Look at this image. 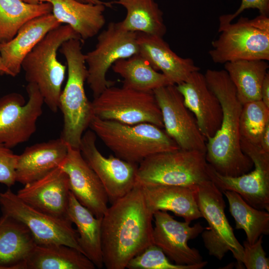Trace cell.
Instances as JSON below:
<instances>
[{
	"label": "cell",
	"instance_id": "6da1fadb",
	"mask_svg": "<svg viewBox=\"0 0 269 269\" xmlns=\"http://www.w3.org/2000/svg\"><path fill=\"white\" fill-rule=\"evenodd\" d=\"M153 219L142 186L136 181L129 193L108 207L102 217L104 266L126 269L132 258L153 244Z\"/></svg>",
	"mask_w": 269,
	"mask_h": 269
},
{
	"label": "cell",
	"instance_id": "7a4b0ae2",
	"mask_svg": "<svg viewBox=\"0 0 269 269\" xmlns=\"http://www.w3.org/2000/svg\"><path fill=\"white\" fill-rule=\"evenodd\" d=\"M204 76L209 87L220 102L223 114L219 129L207 140L206 160L224 176L236 177L247 173L252 169L254 164L241 145L240 118L243 105L224 69H207Z\"/></svg>",
	"mask_w": 269,
	"mask_h": 269
},
{
	"label": "cell",
	"instance_id": "3957f363",
	"mask_svg": "<svg viewBox=\"0 0 269 269\" xmlns=\"http://www.w3.org/2000/svg\"><path fill=\"white\" fill-rule=\"evenodd\" d=\"M80 39L65 41L59 51L66 60L68 76L62 90L60 109L63 116L60 138L68 145L79 148L82 135L94 116L91 102L86 96L84 84L88 76L85 55Z\"/></svg>",
	"mask_w": 269,
	"mask_h": 269
},
{
	"label": "cell",
	"instance_id": "277c9868",
	"mask_svg": "<svg viewBox=\"0 0 269 269\" xmlns=\"http://www.w3.org/2000/svg\"><path fill=\"white\" fill-rule=\"evenodd\" d=\"M89 127L116 156L137 164L154 154L180 148L162 128L150 123L129 125L94 116Z\"/></svg>",
	"mask_w": 269,
	"mask_h": 269
},
{
	"label": "cell",
	"instance_id": "5b68a950",
	"mask_svg": "<svg viewBox=\"0 0 269 269\" xmlns=\"http://www.w3.org/2000/svg\"><path fill=\"white\" fill-rule=\"evenodd\" d=\"M72 39L82 40L69 25L61 24L48 32L21 65L25 80L37 85L44 103L54 113L59 109L66 70V66L58 60L57 51L63 43Z\"/></svg>",
	"mask_w": 269,
	"mask_h": 269
},
{
	"label": "cell",
	"instance_id": "8992f818",
	"mask_svg": "<svg viewBox=\"0 0 269 269\" xmlns=\"http://www.w3.org/2000/svg\"><path fill=\"white\" fill-rule=\"evenodd\" d=\"M218 37L209 55L215 63L240 60H269V16L241 17L235 23L219 24Z\"/></svg>",
	"mask_w": 269,
	"mask_h": 269
},
{
	"label": "cell",
	"instance_id": "52a82bcc",
	"mask_svg": "<svg viewBox=\"0 0 269 269\" xmlns=\"http://www.w3.org/2000/svg\"><path fill=\"white\" fill-rule=\"evenodd\" d=\"M206 153L182 149L154 154L138 164L136 181L142 185L197 188L210 180Z\"/></svg>",
	"mask_w": 269,
	"mask_h": 269
},
{
	"label": "cell",
	"instance_id": "ba28073f",
	"mask_svg": "<svg viewBox=\"0 0 269 269\" xmlns=\"http://www.w3.org/2000/svg\"><path fill=\"white\" fill-rule=\"evenodd\" d=\"M94 116L134 125L150 123L163 128L162 115L153 92L111 86L91 102Z\"/></svg>",
	"mask_w": 269,
	"mask_h": 269
},
{
	"label": "cell",
	"instance_id": "9c48e42d",
	"mask_svg": "<svg viewBox=\"0 0 269 269\" xmlns=\"http://www.w3.org/2000/svg\"><path fill=\"white\" fill-rule=\"evenodd\" d=\"M137 36V32L124 29L120 22H110L99 33L95 48L85 54L86 81L94 98L115 84V81L107 79L106 75L117 61L139 53Z\"/></svg>",
	"mask_w": 269,
	"mask_h": 269
},
{
	"label": "cell",
	"instance_id": "30bf717a",
	"mask_svg": "<svg viewBox=\"0 0 269 269\" xmlns=\"http://www.w3.org/2000/svg\"><path fill=\"white\" fill-rule=\"evenodd\" d=\"M197 200L202 216L208 224L201 233L209 254L221 260L230 251L241 267L244 248L226 216L223 192L209 180L198 186Z\"/></svg>",
	"mask_w": 269,
	"mask_h": 269
},
{
	"label": "cell",
	"instance_id": "8fae6325",
	"mask_svg": "<svg viewBox=\"0 0 269 269\" xmlns=\"http://www.w3.org/2000/svg\"><path fill=\"white\" fill-rule=\"evenodd\" d=\"M0 207L3 214L18 220L27 227L36 244H63L82 253L78 233L69 219L58 218L33 208L9 188L0 193Z\"/></svg>",
	"mask_w": 269,
	"mask_h": 269
},
{
	"label": "cell",
	"instance_id": "7c38bea8",
	"mask_svg": "<svg viewBox=\"0 0 269 269\" xmlns=\"http://www.w3.org/2000/svg\"><path fill=\"white\" fill-rule=\"evenodd\" d=\"M28 100L20 94L0 98V144L9 148L28 141L36 130L44 100L37 85L28 83Z\"/></svg>",
	"mask_w": 269,
	"mask_h": 269
},
{
	"label": "cell",
	"instance_id": "4fadbf2b",
	"mask_svg": "<svg viewBox=\"0 0 269 269\" xmlns=\"http://www.w3.org/2000/svg\"><path fill=\"white\" fill-rule=\"evenodd\" d=\"M241 145L244 153L253 161L254 169L240 176H227L217 172L208 163L210 179L222 192H235L251 206L269 212V153L243 138Z\"/></svg>",
	"mask_w": 269,
	"mask_h": 269
},
{
	"label": "cell",
	"instance_id": "5bb4252c",
	"mask_svg": "<svg viewBox=\"0 0 269 269\" xmlns=\"http://www.w3.org/2000/svg\"><path fill=\"white\" fill-rule=\"evenodd\" d=\"M166 134L182 149L206 153L207 140L195 117L185 106L176 86L169 84L153 91Z\"/></svg>",
	"mask_w": 269,
	"mask_h": 269
},
{
	"label": "cell",
	"instance_id": "9a60e30c",
	"mask_svg": "<svg viewBox=\"0 0 269 269\" xmlns=\"http://www.w3.org/2000/svg\"><path fill=\"white\" fill-rule=\"evenodd\" d=\"M96 138L91 130L85 131L79 149L83 158L99 177L112 203L134 187L138 164L112 155L105 157L97 148Z\"/></svg>",
	"mask_w": 269,
	"mask_h": 269
},
{
	"label": "cell",
	"instance_id": "2e32d148",
	"mask_svg": "<svg viewBox=\"0 0 269 269\" xmlns=\"http://www.w3.org/2000/svg\"><path fill=\"white\" fill-rule=\"evenodd\" d=\"M153 219V244L160 248L169 259L180 265L203 262L199 251L188 245L189 240L197 237L205 229L200 223L190 226V223L178 221L163 211L155 212Z\"/></svg>",
	"mask_w": 269,
	"mask_h": 269
},
{
	"label": "cell",
	"instance_id": "e0dca14e",
	"mask_svg": "<svg viewBox=\"0 0 269 269\" xmlns=\"http://www.w3.org/2000/svg\"><path fill=\"white\" fill-rule=\"evenodd\" d=\"M67 154L60 165L66 173L70 192L98 218H102L109 201L106 190L79 148L68 145Z\"/></svg>",
	"mask_w": 269,
	"mask_h": 269
},
{
	"label": "cell",
	"instance_id": "ac0fdd59",
	"mask_svg": "<svg viewBox=\"0 0 269 269\" xmlns=\"http://www.w3.org/2000/svg\"><path fill=\"white\" fill-rule=\"evenodd\" d=\"M176 86L203 136L206 140L214 136L221 126L222 109L219 99L209 87L204 74L199 71L194 72L185 81Z\"/></svg>",
	"mask_w": 269,
	"mask_h": 269
},
{
	"label": "cell",
	"instance_id": "d6986e66",
	"mask_svg": "<svg viewBox=\"0 0 269 269\" xmlns=\"http://www.w3.org/2000/svg\"><path fill=\"white\" fill-rule=\"evenodd\" d=\"M70 191L68 177L58 166L42 178L24 185L16 193L23 202L46 214L68 219Z\"/></svg>",
	"mask_w": 269,
	"mask_h": 269
},
{
	"label": "cell",
	"instance_id": "ffe728a7",
	"mask_svg": "<svg viewBox=\"0 0 269 269\" xmlns=\"http://www.w3.org/2000/svg\"><path fill=\"white\" fill-rule=\"evenodd\" d=\"M137 40L139 53L172 84H179L200 70L191 58H182L173 52L163 37L137 32Z\"/></svg>",
	"mask_w": 269,
	"mask_h": 269
},
{
	"label": "cell",
	"instance_id": "44dd1931",
	"mask_svg": "<svg viewBox=\"0 0 269 269\" xmlns=\"http://www.w3.org/2000/svg\"><path fill=\"white\" fill-rule=\"evenodd\" d=\"M68 144L60 137L26 147L17 155L16 182L25 185L44 176L65 159Z\"/></svg>",
	"mask_w": 269,
	"mask_h": 269
},
{
	"label": "cell",
	"instance_id": "7402d4cb",
	"mask_svg": "<svg viewBox=\"0 0 269 269\" xmlns=\"http://www.w3.org/2000/svg\"><path fill=\"white\" fill-rule=\"evenodd\" d=\"M61 24L52 12L41 15L23 24L10 41L0 44L2 62L10 76L14 77L19 74L26 55L48 32Z\"/></svg>",
	"mask_w": 269,
	"mask_h": 269
},
{
	"label": "cell",
	"instance_id": "603a6c76",
	"mask_svg": "<svg viewBox=\"0 0 269 269\" xmlns=\"http://www.w3.org/2000/svg\"><path fill=\"white\" fill-rule=\"evenodd\" d=\"M141 185L147 205L153 213L157 211H170L189 223L202 217L197 203V188Z\"/></svg>",
	"mask_w": 269,
	"mask_h": 269
},
{
	"label": "cell",
	"instance_id": "cb8c5ba5",
	"mask_svg": "<svg viewBox=\"0 0 269 269\" xmlns=\"http://www.w3.org/2000/svg\"><path fill=\"white\" fill-rule=\"evenodd\" d=\"M52 7V13L61 23L69 25L82 40L92 38L106 22L105 4L83 3L76 0H43Z\"/></svg>",
	"mask_w": 269,
	"mask_h": 269
},
{
	"label": "cell",
	"instance_id": "d4e9b609",
	"mask_svg": "<svg viewBox=\"0 0 269 269\" xmlns=\"http://www.w3.org/2000/svg\"><path fill=\"white\" fill-rule=\"evenodd\" d=\"M35 245L24 224L2 214L0 218V269H26V261Z\"/></svg>",
	"mask_w": 269,
	"mask_h": 269
},
{
	"label": "cell",
	"instance_id": "484cf974",
	"mask_svg": "<svg viewBox=\"0 0 269 269\" xmlns=\"http://www.w3.org/2000/svg\"><path fill=\"white\" fill-rule=\"evenodd\" d=\"M68 217L77 228L78 242L83 254L95 266L104 267L101 246L102 218L96 217L70 192Z\"/></svg>",
	"mask_w": 269,
	"mask_h": 269
},
{
	"label": "cell",
	"instance_id": "4316f807",
	"mask_svg": "<svg viewBox=\"0 0 269 269\" xmlns=\"http://www.w3.org/2000/svg\"><path fill=\"white\" fill-rule=\"evenodd\" d=\"M82 253L63 244H36L26 261V269H95Z\"/></svg>",
	"mask_w": 269,
	"mask_h": 269
},
{
	"label": "cell",
	"instance_id": "83f0119b",
	"mask_svg": "<svg viewBox=\"0 0 269 269\" xmlns=\"http://www.w3.org/2000/svg\"><path fill=\"white\" fill-rule=\"evenodd\" d=\"M268 61L240 60L225 63V70L236 89L239 100L245 103L261 100V90L268 72Z\"/></svg>",
	"mask_w": 269,
	"mask_h": 269
},
{
	"label": "cell",
	"instance_id": "f1b7e54d",
	"mask_svg": "<svg viewBox=\"0 0 269 269\" xmlns=\"http://www.w3.org/2000/svg\"><path fill=\"white\" fill-rule=\"evenodd\" d=\"M112 2L121 5L127 11L125 18L120 21L125 30L160 37L166 33L163 12L154 0H118Z\"/></svg>",
	"mask_w": 269,
	"mask_h": 269
},
{
	"label": "cell",
	"instance_id": "f546056e",
	"mask_svg": "<svg viewBox=\"0 0 269 269\" xmlns=\"http://www.w3.org/2000/svg\"><path fill=\"white\" fill-rule=\"evenodd\" d=\"M123 79V87L141 92L172 84L162 73L156 71L139 53L117 61L112 66Z\"/></svg>",
	"mask_w": 269,
	"mask_h": 269
},
{
	"label": "cell",
	"instance_id": "4dcf8cb0",
	"mask_svg": "<svg viewBox=\"0 0 269 269\" xmlns=\"http://www.w3.org/2000/svg\"><path fill=\"white\" fill-rule=\"evenodd\" d=\"M52 10L48 2L31 4L21 0H0V44L12 39L29 20Z\"/></svg>",
	"mask_w": 269,
	"mask_h": 269
},
{
	"label": "cell",
	"instance_id": "1f68e13d",
	"mask_svg": "<svg viewBox=\"0 0 269 269\" xmlns=\"http://www.w3.org/2000/svg\"><path fill=\"white\" fill-rule=\"evenodd\" d=\"M229 205L236 229H243L246 234V241L255 243L261 236L269 233V213L251 206L237 193L226 190L223 192Z\"/></svg>",
	"mask_w": 269,
	"mask_h": 269
},
{
	"label": "cell",
	"instance_id": "d6a6232c",
	"mask_svg": "<svg viewBox=\"0 0 269 269\" xmlns=\"http://www.w3.org/2000/svg\"><path fill=\"white\" fill-rule=\"evenodd\" d=\"M269 124V108L262 100L243 104L240 118L241 138L259 146L262 136Z\"/></svg>",
	"mask_w": 269,
	"mask_h": 269
},
{
	"label": "cell",
	"instance_id": "836d02e7",
	"mask_svg": "<svg viewBox=\"0 0 269 269\" xmlns=\"http://www.w3.org/2000/svg\"><path fill=\"white\" fill-rule=\"evenodd\" d=\"M208 262L191 265H180L173 264L162 250L154 244H152L137 255L132 258L128 263L126 268L129 269H201L207 265Z\"/></svg>",
	"mask_w": 269,
	"mask_h": 269
},
{
	"label": "cell",
	"instance_id": "e575fe53",
	"mask_svg": "<svg viewBox=\"0 0 269 269\" xmlns=\"http://www.w3.org/2000/svg\"><path fill=\"white\" fill-rule=\"evenodd\" d=\"M263 236L252 244L244 242L242 264L247 269H268L269 260L262 246Z\"/></svg>",
	"mask_w": 269,
	"mask_h": 269
},
{
	"label": "cell",
	"instance_id": "d590c367",
	"mask_svg": "<svg viewBox=\"0 0 269 269\" xmlns=\"http://www.w3.org/2000/svg\"><path fill=\"white\" fill-rule=\"evenodd\" d=\"M17 155L11 148L0 144V183L10 187L16 182L15 167Z\"/></svg>",
	"mask_w": 269,
	"mask_h": 269
},
{
	"label": "cell",
	"instance_id": "8d00e7d4",
	"mask_svg": "<svg viewBox=\"0 0 269 269\" xmlns=\"http://www.w3.org/2000/svg\"><path fill=\"white\" fill-rule=\"evenodd\" d=\"M249 8L257 9L260 14L269 15V0H242L240 6L235 12L219 17V24L232 22L243 11Z\"/></svg>",
	"mask_w": 269,
	"mask_h": 269
},
{
	"label": "cell",
	"instance_id": "74e56055",
	"mask_svg": "<svg viewBox=\"0 0 269 269\" xmlns=\"http://www.w3.org/2000/svg\"><path fill=\"white\" fill-rule=\"evenodd\" d=\"M261 100L269 108V73L266 74L263 82L261 90Z\"/></svg>",
	"mask_w": 269,
	"mask_h": 269
},
{
	"label": "cell",
	"instance_id": "f35d334b",
	"mask_svg": "<svg viewBox=\"0 0 269 269\" xmlns=\"http://www.w3.org/2000/svg\"><path fill=\"white\" fill-rule=\"evenodd\" d=\"M260 147L264 151L269 153V124L265 129L262 136Z\"/></svg>",
	"mask_w": 269,
	"mask_h": 269
},
{
	"label": "cell",
	"instance_id": "ab89813d",
	"mask_svg": "<svg viewBox=\"0 0 269 269\" xmlns=\"http://www.w3.org/2000/svg\"><path fill=\"white\" fill-rule=\"evenodd\" d=\"M78 1L83 2V3H92L94 4H105L107 7H112V2H106L100 0H76Z\"/></svg>",
	"mask_w": 269,
	"mask_h": 269
},
{
	"label": "cell",
	"instance_id": "60d3db41",
	"mask_svg": "<svg viewBox=\"0 0 269 269\" xmlns=\"http://www.w3.org/2000/svg\"><path fill=\"white\" fill-rule=\"evenodd\" d=\"M3 74L10 76V72L7 69V68L4 66V65H3L2 62L1 57L0 54V75H3Z\"/></svg>",
	"mask_w": 269,
	"mask_h": 269
},
{
	"label": "cell",
	"instance_id": "b9f144b4",
	"mask_svg": "<svg viewBox=\"0 0 269 269\" xmlns=\"http://www.w3.org/2000/svg\"><path fill=\"white\" fill-rule=\"evenodd\" d=\"M22 1L29 4H36L43 2V0H21Z\"/></svg>",
	"mask_w": 269,
	"mask_h": 269
}]
</instances>
